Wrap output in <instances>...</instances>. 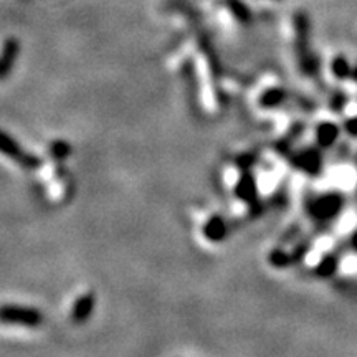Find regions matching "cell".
Masks as SVG:
<instances>
[{"instance_id": "cell-1", "label": "cell", "mask_w": 357, "mask_h": 357, "mask_svg": "<svg viewBox=\"0 0 357 357\" xmlns=\"http://www.w3.org/2000/svg\"><path fill=\"white\" fill-rule=\"evenodd\" d=\"M293 32L300 71L305 77H316L319 71V58L311 50V20L306 12L298 10L293 15Z\"/></svg>"}, {"instance_id": "cell-2", "label": "cell", "mask_w": 357, "mask_h": 357, "mask_svg": "<svg viewBox=\"0 0 357 357\" xmlns=\"http://www.w3.org/2000/svg\"><path fill=\"white\" fill-rule=\"evenodd\" d=\"M346 207V195L339 190H329L324 194L316 195L306 202V212L311 217L312 222L331 223L341 215Z\"/></svg>"}, {"instance_id": "cell-3", "label": "cell", "mask_w": 357, "mask_h": 357, "mask_svg": "<svg viewBox=\"0 0 357 357\" xmlns=\"http://www.w3.org/2000/svg\"><path fill=\"white\" fill-rule=\"evenodd\" d=\"M0 154L7 155L13 162H17L22 169L26 171H37L42 167L43 160L37 154L26 153L19 144V141L13 139L10 134L0 129Z\"/></svg>"}, {"instance_id": "cell-4", "label": "cell", "mask_w": 357, "mask_h": 357, "mask_svg": "<svg viewBox=\"0 0 357 357\" xmlns=\"http://www.w3.org/2000/svg\"><path fill=\"white\" fill-rule=\"evenodd\" d=\"M0 323L22 328H38L43 324V312L37 307L3 305L0 306Z\"/></svg>"}, {"instance_id": "cell-5", "label": "cell", "mask_w": 357, "mask_h": 357, "mask_svg": "<svg viewBox=\"0 0 357 357\" xmlns=\"http://www.w3.org/2000/svg\"><path fill=\"white\" fill-rule=\"evenodd\" d=\"M289 164L310 177H318L321 176L324 167V158H323V149L318 146L314 147H305L300 151H291L288 155Z\"/></svg>"}, {"instance_id": "cell-6", "label": "cell", "mask_w": 357, "mask_h": 357, "mask_svg": "<svg viewBox=\"0 0 357 357\" xmlns=\"http://www.w3.org/2000/svg\"><path fill=\"white\" fill-rule=\"evenodd\" d=\"M235 197L240 202L247 204L248 207L260 202V190H258V181L253 174L252 169L250 171H242L238 181L235 184Z\"/></svg>"}, {"instance_id": "cell-7", "label": "cell", "mask_w": 357, "mask_h": 357, "mask_svg": "<svg viewBox=\"0 0 357 357\" xmlns=\"http://www.w3.org/2000/svg\"><path fill=\"white\" fill-rule=\"evenodd\" d=\"M20 56V42L19 38L10 37L6 40L0 50V82H3L12 73L13 66Z\"/></svg>"}, {"instance_id": "cell-8", "label": "cell", "mask_w": 357, "mask_h": 357, "mask_svg": "<svg viewBox=\"0 0 357 357\" xmlns=\"http://www.w3.org/2000/svg\"><path fill=\"white\" fill-rule=\"evenodd\" d=\"M96 307V294L95 293H84L82 296L77 298L73 307H71V321L75 324H84L88 323L91 314L95 312Z\"/></svg>"}, {"instance_id": "cell-9", "label": "cell", "mask_w": 357, "mask_h": 357, "mask_svg": "<svg viewBox=\"0 0 357 357\" xmlns=\"http://www.w3.org/2000/svg\"><path fill=\"white\" fill-rule=\"evenodd\" d=\"M339 136H341V126L333 121H321L314 128L316 146L321 147V149H331V147L336 146Z\"/></svg>"}, {"instance_id": "cell-10", "label": "cell", "mask_w": 357, "mask_h": 357, "mask_svg": "<svg viewBox=\"0 0 357 357\" xmlns=\"http://www.w3.org/2000/svg\"><path fill=\"white\" fill-rule=\"evenodd\" d=\"M202 234L208 242L220 243L227 238V235H229V223H227L225 218L220 215H212L207 222H205Z\"/></svg>"}, {"instance_id": "cell-11", "label": "cell", "mask_w": 357, "mask_h": 357, "mask_svg": "<svg viewBox=\"0 0 357 357\" xmlns=\"http://www.w3.org/2000/svg\"><path fill=\"white\" fill-rule=\"evenodd\" d=\"M339 266H341V258H339L337 253L329 252L321 257L318 265L312 268V273H314L316 278L319 280H329L333 278V276H336Z\"/></svg>"}, {"instance_id": "cell-12", "label": "cell", "mask_w": 357, "mask_h": 357, "mask_svg": "<svg viewBox=\"0 0 357 357\" xmlns=\"http://www.w3.org/2000/svg\"><path fill=\"white\" fill-rule=\"evenodd\" d=\"M288 101V91L281 86H271L265 89L258 98V106L261 109L281 108Z\"/></svg>"}, {"instance_id": "cell-13", "label": "cell", "mask_w": 357, "mask_h": 357, "mask_svg": "<svg viewBox=\"0 0 357 357\" xmlns=\"http://www.w3.org/2000/svg\"><path fill=\"white\" fill-rule=\"evenodd\" d=\"M331 68L333 77L339 79V82H346V79H351V73H352V65L349 63V60L344 55H336L331 60Z\"/></svg>"}, {"instance_id": "cell-14", "label": "cell", "mask_w": 357, "mask_h": 357, "mask_svg": "<svg viewBox=\"0 0 357 357\" xmlns=\"http://www.w3.org/2000/svg\"><path fill=\"white\" fill-rule=\"evenodd\" d=\"M268 261H270L271 266L278 268V270H287V268L294 265L291 252H288V250H284V248L271 250L270 255H268Z\"/></svg>"}, {"instance_id": "cell-15", "label": "cell", "mask_w": 357, "mask_h": 357, "mask_svg": "<svg viewBox=\"0 0 357 357\" xmlns=\"http://www.w3.org/2000/svg\"><path fill=\"white\" fill-rule=\"evenodd\" d=\"M71 153H73V147H71L70 142L65 139H56L50 142V146H48V155L55 160L68 159Z\"/></svg>"}, {"instance_id": "cell-16", "label": "cell", "mask_w": 357, "mask_h": 357, "mask_svg": "<svg viewBox=\"0 0 357 357\" xmlns=\"http://www.w3.org/2000/svg\"><path fill=\"white\" fill-rule=\"evenodd\" d=\"M230 10L234 13L235 19L242 22V24H248L250 19H252V13H250L248 7L245 6V3L238 2V0H234V2L230 3Z\"/></svg>"}, {"instance_id": "cell-17", "label": "cell", "mask_w": 357, "mask_h": 357, "mask_svg": "<svg viewBox=\"0 0 357 357\" xmlns=\"http://www.w3.org/2000/svg\"><path fill=\"white\" fill-rule=\"evenodd\" d=\"M310 252H311V242H310V240H301V242L298 243L296 247L291 248V257H293L294 265L305 260L306 255Z\"/></svg>"}, {"instance_id": "cell-18", "label": "cell", "mask_w": 357, "mask_h": 357, "mask_svg": "<svg viewBox=\"0 0 357 357\" xmlns=\"http://www.w3.org/2000/svg\"><path fill=\"white\" fill-rule=\"evenodd\" d=\"M346 105H347L346 93L336 91L331 98H329V109L334 111V113H341V111L346 108Z\"/></svg>"}, {"instance_id": "cell-19", "label": "cell", "mask_w": 357, "mask_h": 357, "mask_svg": "<svg viewBox=\"0 0 357 357\" xmlns=\"http://www.w3.org/2000/svg\"><path fill=\"white\" fill-rule=\"evenodd\" d=\"M342 129H344L347 136L352 137V139H357V116H351L349 119H346Z\"/></svg>"}, {"instance_id": "cell-20", "label": "cell", "mask_w": 357, "mask_h": 357, "mask_svg": "<svg viewBox=\"0 0 357 357\" xmlns=\"http://www.w3.org/2000/svg\"><path fill=\"white\" fill-rule=\"evenodd\" d=\"M349 247L354 253H357V229L352 231L351 236H349Z\"/></svg>"}, {"instance_id": "cell-21", "label": "cell", "mask_w": 357, "mask_h": 357, "mask_svg": "<svg viewBox=\"0 0 357 357\" xmlns=\"http://www.w3.org/2000/svg\"><path fill=\"white\" fill-rule=\"evenodd\" d=\"M351 82L357 83V65L352 66V73H351Z\"/></svg>"}, {"instance_id": "cell-22", "label": "cell", "mask_w": 357, "mask_h": 357, "mask_svg": "<svg viewBox=\"0 0 357 357\" xmlns=\"http://www.w3.org/2000/svg\"><path fill=\"white\" fill-rule=\"evenodd\" d=\"M356 195H357V192H356Z\"/></svg>"}]
</instances>
